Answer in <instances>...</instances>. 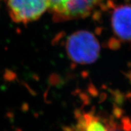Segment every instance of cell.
I'll return each instance as SVG.
<instances>
[{
    "mask_svg": "<svg viewBox=\"0 0 131 131\" xmlns=\"http://www.w3.org/2000/svg\"><path fill=\"white\" fill-rule=\"evenodd\" d=\"M66 50L72 60L78 64H91L100 53V45L96 38L87 31H79L68 38Z\"/></svg>",
    "mask_w": 131,
    "mask_h": 131,
    "instance_id": "1",
    "label": "cell"
},
{
    "mask_svg": "<svg viewBox=\"0 0 131 131\" xmlns=\"http://www.w3.org/2000/svg\"><path fill=\"white\" fill-rule=\"evenodd\" d=\"M102 0H49V9L56 21L72 20L90 16Z\"/></svg>",
    "mask_w": 131,
    "mask_h": 131,
    "instance_id": "2",
    "label": "cell"
},
{
    "mask_svg": "<svg viewBox=\"0 0 131 131\" xmlns=\"http://www.w3.org/2000/svg\"><path fill=\"white\" fill-rule=\"evenodd\" d=\"M14 22L27 24L38 19L49 9V0H6Z\"/></svg>",
    "mask_w": 131,
    "mask_h": 131,
    "instance_id": "3",
    "label": "cell"
},
{
    "mask_svg": "<svg viewBox=\"0 0 131 131\" xmlns=\"http://www.w3.org/2000/svg\"><path fill=\"white\" fill-rule=\"evenodd\" d=\"M113 33L123 41L131 40V5H122L114 9L112 16Z\"/></svg>",
    "mask_w": 131,
    "mask_h": 131,
    "instance_id": "4",
    "label": "cell"
},
{
    "mask_svg": "<svg viewBox=\"0 0 131 131\" xmlns=\"http://www.w3.org/2000/svg\"><path fill=\"white\" fill-rule=\"evenodd\" d=\"M79 131H110L108 125L100 119L92 114H84L76 124Z\"/></svg>",
    "mask_w": 131,
    "mask_h": 131,
    "instance_id": "5",
    "label": "cell"
}]
</instances>
